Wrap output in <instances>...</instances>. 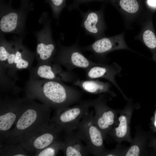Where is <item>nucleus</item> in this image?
<instances>
[{
    "label": "nucleus",
    "mask_w": 156,
    "mask_h": 156,
    "mask_svg": "<svg viewBox=\"0 0 156 156\" xmlns=\"http://www.w3.org/2000/svg\"><path fill=\"white\" fill-rule=\"evenodd\" d=\"M25 91L27 97L41 101L55 111L78 103L82 96L79 90L63 82L32 77Z\"/></svg>",
    "instance_id": "nucleus-1"
},
{
    "label": "nucleus",
    "mask_w": 156,
    "mask_h": 156,
    "mask_svg": "<svg viewBox=\"0 0 156 156\" xmlns=\"http://www.w3.org/2000/svg\"><path fill=\"white\" fill-rule=\"evenodd\" d=\"M52 109L28 97L23 111L11 131L5 143L0 147L18 143L25 134L50 120Z\"/></svg>",
    "instance_id": "nucleus-2"
},
{
    "label": "nucleus",
    "mask_w": 156,
    "mask_h": 156,
    "mask_svg": "<svg viewBox=\"0 0 156 156\" xmlns=\"http://www.w3.org/2000/svg\"><path fill=\"white\" fill-rule=\"evenodd\" d=\"M12 0L8 3L0 2V31L3 34H13L24 38L27 34L26 22L29 12L33 10L32 3L27 6L20 5L15 9Z\"/></svg>",
    "instance_id": "nucleus-3"
},
{
    "label": "nucleus",
    "mask_w": 156,
    "mask_h": 156,
    "mask_svg": "<svg viewBox=\"0 0 156 156\" xmlns=\"http://www.w3.org/2000/svg\"><path fill=\"white\" fill-rule=\"evenodd\" d=\"M62 137V133L50 120L25 134L18 143L32 155H34Z\"/></svg>",
    "instance_id": "nucleus-4"
},
{
    "label": "nucleus",
    "mask_w": 156,
    "mask_h": 156,
    "mask_svg": "<svg viewBox=\"0 0 156 156\" xmlns=\"http://www.w3.org/2000/svg\"><path fill=\"white\" fill-rule=\"evenodd\" d=\"M26 98H13L6 96L0 99V145L6 142L13 127L21 115Z\"/></svg>",
    "instance_id": "nucleus-5"
},
{
    "label": "nucleus",
    "mask_w": 156,
    "mask_h": 156,
    "mask_svg": "<svg viewBox=\"0 0 156 156\" xmlns=\"http://www.w3.org/2000/svg\"><path fill=\"white\" fill-rule=\"evenodd\" d=\"M91 107V100L55 111L50 121L62 133L75 130L81 120Z\"/></svg>",
    "instance_id": "nucleus-6"
},
{
    "label": "nucleus",
    "mask_w": 156,
    "mask_h": 156,
    "mask_svg": "<svg viewBox=\"0 0 156 156\" xmlns=\"http://www.w3.org/2000/svg\"><path fill=\"white\" fill-rule=\"evenodd\" d=\"M51 22L48 13L43 12L39 20L42 28L34 32L37 41L35 55L40 63L39 65L51 63L57 52L56 44L53 38Z\"/></svg>",
    "instance_id": "nucleus-7"
},
{
    "label": "nucleus",
    "mask_w": 156,
    "mask_h": 156,
    "mask_svg": "<svg viewBox=\"0 0 156 156\" xmlns=\"http://www.w3.org/2000/svg\"><path fill=\"white\" fill-rule=\"evenodd\" d=\"M78 38L73 45L65 46L58 44V49L53 61L54 63L62 65L67 70L72 71L74 69L79 68L86 70L97 64L87 58L83 53L79 45Z\"/></svg>",
    "instance_id": "nucleus-8"
},
{
    "label": "nucleus",
    "mask_w": 156,
    "mask_h": 156,
    "mask_svg": "<svg viewBox=\"0 0 156 156\" xmlns=\"http://www.w3.org/2000/svg\"><path fill=\"white\" fill-rule=\"evenodd\" d=\"M86 145L90 154L98 155L103 145L100 130L94 120L93 112L89 111L81 120L74 131Z\"/></svg>",
    "instance_id": "nucleus-9"
},
{
    "label": "nucleus",
    "mask_w": 156,
    "mask_h": 156,
    "mask_svg": "<svg viewBox=\"0 0 156 156\" xmlns=\"http://www.w3.org/2000/svg\"><path fill=\"white\" fill-rule=\"evenodd\" d=\"M124 32L115 36H105L95 41L91 44L80 47L82 51L92 52L98 62L108 63L107 54L112 51L121 50H131L127 44L124 39Z\"/></svg>",
    "instance_id": "nucleus-10"
},
{
    "label": "nucleus",
    "mask_w": 156,
    "mask_h": 156,
    "mask_svg": "<svg viewBox=\"0 0 156 156\" xmlns=\"http://www.w3.org/2000/svg\"><path fill=\"white\" fill-rule=\"evenodd\" d=\"M78 10L82 18L81 26L86 35L92 36L96 40L105 36L107 27L104 18L103 7L98 10L89 9L85 12Z\"/></svg>",
    "instance_id": "nucleus-11"
},
{
    "label": "nucleus",
    "mask_w": 156,
    "mask_h": 156,
    "mask_svg": "<svg viewBox=\"0 0 156 156\" xmlns=\"http://www.w3.org/2000/svg\"><path fill=\"white\" fill-rule=\"evenodd\" d=\"M35 73L39 78L62 82L73 83L78 78L75 74L63 70L60 65L55 63L39 65Z\"/></svg>",
    "instance_id": "nucleus-12"
},
{
    "label": "nucleus",
    "mask_w": 156,
    "mask_h": 156,
    "mask_svg": "<svg viewBox=\"0 0 156 156\" xmlns=\"http://www.w3.org/2000/svg\"><path fill=\"white\" fill-rule=\"evenodd\" d=\"M122 70L121 67L115 62L110 64L99 63L85 70L86 77L87 79H106L120 90L115 77L120 73Z\"/></svg>",
    "instance_id": "nucleus-13"
},
{
    "label": "nucleus",
    "mask_w": 156,
    "mask_h": 156,
    "mask_svg": "<svg viewBox=\"0 0 156 156\" xmlns=\"http://www.w3.org/2000/svg\"><path fill=\"white\" fill-rule=\"evenodd\" d=\"M62 151L66 156H87L90 153L86 145L74 131L62 133Z\"/></svg>",
    "instance_id": "nucleus-14"
},
{
    "label": "nucleus",
    "mask_w": 156,
    "mask_h": 156,
    "mask_svg": "<svg viewBox=\"0 0 156 156\" xmlns=\"http://www.w3.org/2000/svg\"><path fill=\"white\" fill-rule=\"evenodd\" d=\"M23 38L14 36L12 38L14 51L15 58L13 70H18L29 67L35 55L23 44Z\"/></svg>",
    "instance_id": "nucleus-15"
},
{
    "label": "nucleus",
    "mask_w": 156,
    "mask_h": 156,
    "mask_svg": "<svg viewBox=\"0 0 156 156\" xmlns=\"http://www.w3.org/2000/svg\"><path fill=\"white\" fill-rule=\"evenodd\" d=\"M73 85L80 88L87 92L98 94L104 92H112L110 90L111 85L110 83L98 80H81L77 78L73 82Z\"/></svg>",
    "instance_id": "nucleus-16"
},
{
    "label": "nucleus",
    "mask_w": 156,
    "mask_h": 156,
    "mask_svg": "<svg viewBox=\"0 0 156 156\" xmlns=\"http://www.w3.org/2000/svg\"><path fill=\"white\" fill-rule=\"evenodd\" d=\"M15 53L12 40H7L3 34H0V61L5 67L13 70Z\"/></svg>",
    "instance_id": "nucleus-17"
},
{
    "label": "nucleus",
    "mask_w": 156,
    "mask_h": 156,
    "mask_svg": "<svg viewBox=\"0 0 156 156\" xmlns=\"http://www.w3.org/2000/svg\"><path fill=\"white\" fill-rule=\"evenodd\" d=\"M142 25L140 32L135 38L142 42L151 51L153 59L156 63V36L153 31L148 27L147 20Z\"/></svg>",
    "instance_id": "nucleus-18"
},
{
    "label": "nucleus",
    "mask_w": 156,
    "mask_h": 156,
    "mask_svg": "<svg viewBox=\"0 0 156 156\" xmlns=\"http://www.w3.org/2000/svg\"><path fill=\"white\" fill-rule=\"evenodd\" d=\"M94 112L93 117L96 125L100 130H106L112 125L114 122V114L111 110L101 112L97 107L92 106Z\"/></svg>",
    "instance_id": "nucleus-19"
},
{
    "label": "nucleus",
    "mask_w": 156,
    "mask_h": 156,
    "mask_svg": "<svg viewBox=\"0 0 156 156\" xmlns=\"http://www.w3.org/2000/svg\"><path fill=\"white\" fill-rule=\"evenodd\" d=\"M0 156H29L31 154L19 143L0 147Z\"/></svg>",
    "instance_id": "nucleus-20"
},
{
    "label": "nucleus",
    "mask_w": 156,
    "mask_h": 156,
    "mask_svg": "<svg viewBox=\"0 0 156 156\" xmlns=\"http://www.w3.org/2000/svg\"><path fill=\"white\" fill-rule=\"evenodd\" d=\"M63 145L62 136L60 138L55 141L45 148L36 153L34 156H55L57 155Z\"/></svg>",
    "instance_id": "nucleus-21"
},
{
    "label": "nucleus",
    "mask_w": 156,
    "mask_h": 156,
    "mask_svg": "<svg viewBox=\"0 0 156 156\" xmlns=\"http://www.w3.org/2000/svg\"><path fill=\"white\" fill-rule=\"evenodd\" d=\"M66 0H44L51 9L53 17L58 20L63 9L66 5Z\"/></svg>",
    "instance_id": "nucleus-22"
},
{
    "label": "nucleus",
    "mask_w": 156,
    "mask_h": 156,
    "mask_svg": "<svg viewBox=\"0 0 156 156\" xmlns=\"http://www.w3.org/2000/svg\"><path fill=\"white\" fill-rule=\"evenodd\" d=\"M120 124L119 126L115 128L116 135L118 138L123 137L126 134L127 129V120L125 117L121 116L119 118Z\"/></svg>",
    "instance_id": "nucleus-23"
},
{
    "label": "nucleus",
    "mask_w": 156,
    "mask_h": 156,
    "mask_svg": "<svg viewBox=\"0 0 156 156\" xmlns=\"http://www.w3.org/2000/svg\"><path fill=\"white\" fill-rule=\"evenodd\" d=\"M103 0H73V3L68 6V9L71 10L74 9H79V5L84 3H88L94 1H100Z\"/></svg>",
    "instance_id": "nucleus-24"
},
{
    "label": "nucleus",
    "mask_w": 156,
    "mask_h": 156,
    "mask_svg": "<svg viewBox=\"0 0 156 156\" xmlns=\"http://www.w3.org/2000/svg\"><path fill=\"white\" fill-rule=\"evenodd\" d=\"M140 153V149L136 145L132 146L128 151L126 156H138Z\"/></svg>",
    "instance_id": "nucleus-25"
},
{
    "label": "nucleus",
    "mask_w": 156,
    "mask_h": 156,
    "mask_svg": "<svg viewBox=\"0 0 156 156\" xmlns=\"http://www.w3.org/2000/svg\"><path fill=\"white\" fill-rule=\"evenodd\" d=\"M148 5L152 7H156V0H148Z\"/></svg>",
    "instance_id": "nucleus-26"
},
{
    "label": "nucleus",
    "mask_w": 156,
    "mask_h": 156,
    "mask_svg": "<svg viewBox=\"0 0 156 156\" xmlns=\"http://www.w3.org/2000/svg\"><path fill=\"white\" fill-rule=\"evenodd\" d=\"M21 2V5H22L27 6L30 4V0H20Z\"/></svg>",
    "instance_id": "nucleus-27"
},
{
    "label": "nucleus",
    "mask_w": 156,
    "mask_h": 156,
    "mask_svg": "<svg viewBox=\"0 0 156 156\" xmlns=\"http://www.w3.org/2000/svg\"><path fill=\"white\" fill-rule=\"evenodd\" d=\"M155 125L156 127V116H155Z\"/></svg>",
    "instance_id": "nucleus-28"
},
{
    "label": "nucleus",
    "mask_w": 156,
    "mask_h": 156,
    "mask_svg": "<svg viewBox=\"0 0 156 156\" xmlns=\"http://www.w3.org/2000/svg\"><path fill=\"white\" fill-rule=\"evenodd\" d=\"M3 1V0H0V2Z\"/></svg>",
    "instance_id": "nucleus-29"
}]
</instances>
